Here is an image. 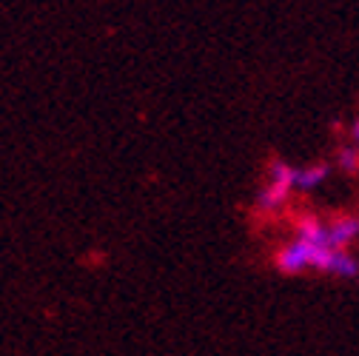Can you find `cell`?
<instances>
[{
    "mask_svg": "<svg viewBox=\"0 0 359 356\" xmlns=\"http://www.w3.org/2000/svg\"><path fill=\"white\" fill-rule=\"evenodd\" d=\"M274 265L283 274H308L317 271L337 280H356L359 259L353 251H339L328 242V226L323 217L305 214L297 219L294 234L274 254Z\"/></svg>",
    "mask_w": 359,
    "mask_h": 356,
    "instance_id": "cell-1",
    "label": "cell"
},
{
    "mask_svg": "<svg viewBox=\"0 0 359 356\" xmlns=\"http://www.w3.org/2000/svg\"><path fill=\"white\" fill-rule=\"evenodd\" d=\"M294 171H297V165H291L285 160H271V165H268V177H265V186L257 194V211L259 214H277V211L285 208L291 194H297Z\"/></svg>",
    "mask_w": 359,
    "mask_h": 356,
    "instance_id": "cell-2",
    "label": "cell"
},
{
    "mask_svg": "<svg viewBox=\"0 0 359 356\" xmlns=\"http://www.w3.org/2000/svg\"><path fill=\"white\" fill-rule=\"evenodd\" d=\"M328 226V242L339 251H351L359 242V214H337L325 219Z\"/></svg>",
    "mask_w": 359,
    "mask_h": 356,
    "instance_id": "cell-3",
    "label": "cell"
},
{
    "mask_svg": "<svg viewBox=\"0 0 359 356\" xmlns=\"http://www.w3.org/2000/svg\"><path fill=\"white\" fill-rule=\"evenodd\" d=\"M328 177H331V165L325 160H317V163H308V165H297L294 186L299 194H313L328 183Z\"/></svg>",
    "mask_w": 359,
    "mask_h": 356,
    "instance_id": "cell-4",
    "label": "cell"
},
{
    "mask_svg": "<svg viewBox=\"0 0 359 356\" xmlns=\"http://www.w3.org/2000/svg\"><path fill=\"white\" fill-rule=\"evenodd\" d=\"M334 165H337L339 171H345V174H356V171H359V149H353V146L342 143V146L337 149Z\"/></svg>",
    "mask_w": 359,
    "mask_h": 356,
    "instance_id": "cell-5",
    "label": "cell"
},
{
    "mask_svg": "<svg viewBox=\"0 0 359 356\" xmlns=\"http://www.w3.org/2000/svg\"><path fill=\"white\" fill-rule=\"evenodd\" d=\"M345 143L348 146H353V149H359V114L348 123V131H345Z\"/></svg>",
    "mask_w": 359,
    "mask_h": 356,
    "instance_id": "cell-6",
    "label": "cell"
}]
</instances>
